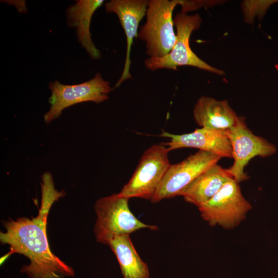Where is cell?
Instances as JSON below:
<instances>
[{
	"label": "cell",
	"instance_id": "cell-13",
	"mask_svg": "<svg viewBox=\"0 0 278 278\" xmlns=\"http://www.w3.org/2000/svg\"><path fill=\"white\" fill-rule=\"evenodd\" d=\"M232 176L217 164L200 174L180 193L185 201L198 207L210 200Z\"/></svg>",
	"mask_w": 278,
	"mask_h": 278
},
{
	"label": "cell",
	"instance_id": "cell-6",
	"mask_svg": "<svg viewBox=\"0 0 278 278\" xmlns=\"http://www.w3.org/2000/svg\"><path fill=\"white\" fill-rule=\"evenodd\" d=\"M169 151L163 143L145 151L131 178L119 194L129 199L151 200L170 165Z\"/></svg>",
	"mask_w": 278,
	"mask_h": 278
},
{
	"label": "cell",
	"instance_id": "cell-8",
	"mask_svg": "<svg viewBox=\"0 0 278 278\" xmlns=\"http://www.w3.org/2000/svg\"><path fill=\"white\" fill-rule=\"evenodd\" d=\"M226 131L231 144L234 160L232 165L227 169L238 183L248 179L245 168L252 158L256 156L269 157L276 151L273 144L252 133L243 117L239 116L236 124Z\"/></svg>",
	"mask_w": 278,
	"mask_h": 278
},
{
	"label": "cell",
	"instance_id": "cell-14",
	"mask_svg": "<svg viewBox=\"0 0 278 278\" xmlns=\"http://www.w3.org/2000/svg\"><path fill=\"white\" fill-rule=\"evenodd\" d=\"M193 116L201 127L224 130L233 127L239 117L227 100L205 96L201 97L195 104Z\"/></svg>",
	"mask_w": 278,
	"mask_h": 278
},
{
	"label": "cell",
	"instance_id": "cell-9",
	"mask_svg": "<svg viewBox=\"0 0 278 278\" xmlns=\"http://www.w3.org/2000/svg\"><path fill=\"white\" fill-rule=\"evenodd\" d=\"M221 159L212 153L199 150L180 163L170 164L150 201L156 203L180 196L186 186Z\"/></svg>",
	"mask_w": 278,
	"mask_h": 278
},
{
	"label": "cell",
	"instance_id": "cell-11",
	"mask_svg": "<svg viewBox=\"0 0 278 278\" xmlns=\"http://www.w3.org/2000/svg\"><path fill=\"white\" fill-rule=\"evenodd\" d=\"M148 2L146 0H111L105 4L106 12L114 13L118 16L126 37L125 62L122 74L115 88L132 77L130 72L131 46L133 39L138 35L139 24L146 13Z\"/></svg>",
	"mask_w": 278,
	"mask_h": 278
},
{
	"label": "cell",
	"instance_id": "cell-4",
	"mask_svg": "<svg viewBox=\"0 0 278 278\" xmlns=\"http://www.w3.org/2000/svg\"><path fill=\"white\" fill-rule=\"evenodd\" d=\"M201 21L198 14L177 13L173 19L174 26L177 29V39L172 49L165 56L147 59L145 61L146 67L155 71L162 68L176 70L178 66L186 65L223 75V71L211 66L200 59L189 46L191 33L200 26Z\"/></svg>",
	"mask_w": 278,
	"mask_h": 278
},
{
	"label": "cell",
	"instance_id": "cell-7",
	"mask_svg": "<svg viewBox=\"0 0 278 278\" xmlns=\"http://www.w3.org/2000/svg\"><path fill=\"white\" fill-rule=\"evenodd\" d=\"M49 89L50 107L44 115L46 124L60 116L63 110L75 104L87 101L98 103L106 100L112 90L109 81L105 80L99 73L92 79L77 84H63L55 80L49 83Z\"/></svg>",
	"mask_w": 278,
	"mask_h": 278
},
{
	"label": "cell",
	"instance_id": "cell-5",
	"mask_svg": "<svg viewBox=\"0 0 278 278\" xmlns=\"http://www.w3.org/2000/svg\"><path fill=\"white\" fill-rule=\"evenodd\" d=\"M251 203L243 196L239 183L233 178L207 202L198 207L201 217L212 227L224 229L237 227L251 210Z\"/></svg>",
	"mask_w": 278,
	"mask_h": 278
},
{
	"label": "cell",
	"instance_id": "cell-2",
	"mask_svg": "<svg viewBox=\"0 0 278 278\" xmlns=\"http://www.w3.org/2000/svg\"><path fill=\"white\" fill-rule=\"evenodd\" d=\"M129 198L119 193L99 199L94 209L96 221L94 233L98 242L107 245L112 237L130 235L141 229L156 230L155 225L146 224L133 214L128 205Z\"/></svg>",
	"mask_w": 278,
	"mask_h": 278
},
{
	"label": "cell",
	"instance_id": "cell-1",
	"mask_svg": "<svg viewBox=\"0 0 278 278\" xmlns=\"http://www.w3.org/2000/svg\"><path fill=\"white\" fill-rule=\"evenodd\" d=\"M41 203L38 215L31 219L21 217L4 223L5 232H1L0 240L10 246L5 259L13 253L26 256L28 265L21 272L29 278H64L73 276V269L53 253L46 233L47 216L53 203L64 196L65 193L55 188L53 176L49 172L42 176Z\"/></svg>",
	"mask_w": 278,
	"mask_h": 278
},
{
	"label": "cell",
	"instance_id": "cell-3",
	"mask_svg": "<svg viewBox=\"0 0 278 278\" xmlns=\"http://www.w3.org/2000/svg\"><path fill=\"white\" fill-rule=\"evenodd\" d=\"M181 0L149 1L146 21L138 38L146 43V53L151 58L162 57L172 49L177 39L172 13Z\"/></svg>",
	"mask_w": 278,
	"mask_h": 278
},
{
	"label": "cell",
	"instance_id": "cell-10",
	"mask_svg": "<svg viewBox=\"0 0 278 278\" xmlns=\"http://www.w3.org/2000/svg\"><path fill=\"white\" fill-rule=\"evenodd\" d=\"M161 136L168 137V142L163 143L169 151L182 148H194L212 153L222 158H232L230 141L226 130L201 127L194 131L174 134L163 131Z\"/></svg>",
	"mask_w": 278,
	"mask_h": 278
},
{
	"label": "cell",
	"instance_id": "cell-15",
	"mask_svg": "<svg viewBox=\"0 0 278 278\" xmlns=\"http://www.w3.org/2000/svg\"><path fill=\"white\" fill-rule=\"evenodd\" d=\"M107 245L116 256L124 278H149L148 266L137 253L129 235L114 236Z\"/></svg>",
	"mask_w": 278,
	"mask_h": 278
},
{
	"label": "cell",
	"instance_id": "cell-12",
	"mask_svg": "<svg viewBox=\"0 0 278 278\" xmlns=\"http://www.w3.org/2000/svg\"><path fill=\"white\" fill-rule=\"evenodd\" d=\"M103 0H78L66 11L67 24L76 29L78 41L93 59L100 58L99 50L92 41L90 24L95 11L103 3Z\"/></svg>",
	"mask_w": 278,
	"mask_h": 278
}]
</instances>
